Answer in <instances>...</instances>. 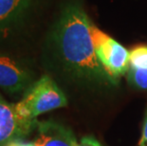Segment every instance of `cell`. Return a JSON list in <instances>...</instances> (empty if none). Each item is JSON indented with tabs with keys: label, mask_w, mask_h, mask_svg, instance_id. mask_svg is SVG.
I'll use <instances>...</instances> for the list:
<instances>
[{
	"label": "cell",
	"mask_w": 147,
	"mask_h": 146,
	"mask_svg": "<svg viewBox=\"0 0 147 146\" xmlns=\"http://www.w3.org/2000/svg\"><path fill=\"white\" fill-rule=\"evenodd\" d=\"M91 21L77 2L62 9L53 25L49 43L64 70L74 79L116 85L97 57L91 32Z\"/></svg>",
	"instance_id": "obj_1"
},
{
	"label": "cell",
	"mask_w": 147,
	"mask_h": 146,
	"mask_svg": "<svg viewBox=\"0 0 147 146\" xmlns=\"http://www.w3.org/2000/svg\"><path fill=\"white\" fill-rule=\"evenodd\" d=\"M15 104L22 117L36 120L39 115L67 106V100L52 78L44 75L27 89L21 101Z\"/></svg>",
	"instance_id": "obj_2"
},
{
	"label": "cell",
	"mask_w": 147,
	"mask_h": 146,
	"mask_svg": "<svg viewBox=\"0 0 147 146\" xmlns=\"http://www.w3.org/2000/svg\"><path fill=\"white\" fill-rule=\"evenodd\" d=\"M90 32L95 51L105 70L116 83L129 69V54L124 46L112 37L102 32L91 22Z\"/></svg>",
	"instance_id": "obj_3"
},
{
	"label": "cell",
	"mask_w": 147,
	"mask_h": 146,
	"mask_svg": "<svg viewBox=\"0 0 147 146\" xmlns=\"http://www.w3.org/2000/svg\"><path fill=\"white\" fill-rule=\"evenodd\" d=\"M40 3L41 0H0V48L24 30Z\"/></svg>",
	"instance_id": "obj_4"
},
{
	"label": "cell",
	"mask_w": 147,
	"mask_h": 146,
	"mask_svg": "<svg viewBox=\"0 0 147 146\" xmlns=\"http://www.w3.org/2000/svg\"><path fill=\"white\" fill-rule=\"evenodd\" d=\"M38 120L22 117L16 104L9 102L0 95V146L15 139H24L37 126Z\"/></svg>",
	"instance_id": "obj_5"
},
{
	"label": "cell",
	"mask_w": 147,
	"mask_h": 146,
	"mask_svg": "<svg viewBox=\"0 0 147 146\" xmlns=\"http://www.w3.org/2000/svg\"><path fill=\"white\" fill-rule=\"evenodd\" d=\"M32 73L10 55L0 52V88L10 94H17L32 82Z\"/></svg>",
	"instance_id": "obj_6"
},
{
	"label": "cell",
	"mask_w": 147,
	"mask_h": 146,
	"mask_svg": "<svg viewBox=\"0 0 147 146\" xmlns=\"http://www.w3.org/2000/svg\"><path fill=\"white\" fill-rule=\"evenodd\" d=\"M35 146H79L72 130L52 120L38 122Z\"/></svg>",
	"instance_id": "obj_7"
},
{
	"label": "cell",
	"mask_w": 147,
	"mask_h": 146,
	"mask_svg": "<svg viewBox=\"0 0 147 146\" xmlns=\"http://www.w3.org/2000/svg\"><path fill=\"white\" fill-rule=\"evenodd\" d=\"M129 68L147 69V46H139L130 51Z\"/></svg>",
	"instance_id": "obj_8"
},
{
	"label": "cell",
	"mask_w": 147,
	"mask_h": 146,
	"mask_svg": "<svg viewBox=\"0 0 147 146\" xmlns=\"http://www.w3.org/2000/svg\"><path fill=\"white\" fill-rule=\"evenodd\" d=\"M127 74V79L131 85L140 89H147V69L129 68Z\"/></svg>",
	"instance_id": "obj_9"
},
{
	"label": "cell",
	"mask_w": 147,
	"mask_h": 146,
	"mask_svg": "<svg viewBox=\"0 0 147 146\" xmlns=\"http://www.w3.org/2000/svg\"><path fill=\"white\" fill-rule=\"evenodd\" d=\"M79 146H102V145L94 137L86 136V137H84V138L81 139Z\"/></svg>",
	"instance_id": "obj_10"
},
{
	"label": "cell",
	"mask_w": 147,
	"mask_h": 146,
	"mask_svg": "<svg viewBox=\"0 0 147 146\" xmlns=\"http://www.w3.org/2000/svg\"><path fill=\"white\" fill-rule=\"evenodd\" d=\"M140 146H147V113L142 127V135L140 141Z\"/></svg>",
	"instance_id": "obj_11"
},
{
	"label": "cell",
	"mask_w": 147,
	"mask_h": 146,
	"mask_svg": "<svg viewBox=\"0 0 147 146\" xmlns=\"http://www.w3.org/2000/svg\"><path fill=\"white\" fill-rule=\"evenodd\" d=\"M6 146H35L33 142H27L24 139H15V141H11Z\"/></svg>",
	"instance_id": "obj_12"
}]
</instances>
